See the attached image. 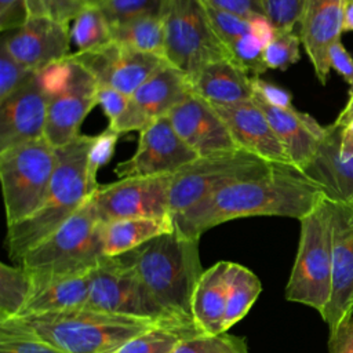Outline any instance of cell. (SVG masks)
<instances>
[{
    "instance_id": "1",
    "label": "cell",
    "mask_w": 353,
    "mask_h": 353,
    "mask_svg": "<svg viewBox=\"0 0 353 353\" xmlns=\"http://www.w3.org/2000/svg\"><path fill=\"white\" fill-rule=\"evenodd\" d=\"M319 185L292 165L276 164L269 172L233 182L174 216L185 237L199 239L208 229L247 216H287L301 221L324 199Z\"/></svg>"
},
{
    "instance_id": "2",
    "label": "cell",
    "mask_w": 353,
    "mask_h": 353,
    "mask_svg": "<svg viewBox=\"0 0 353 353\" xmlns=\"http://www.w3.org/2000/svg\"><path fill=\"white\" fill-rule=\"evenodd\" d=\"M199 243V239L185 237L174 229L134 250L145 295L167 321L194 324L192 296L204 272Z\"/></svg>"
},
{
    "instance_id": "3",
    "label": "cell",
    "mask_w": 353,
    "mask_h": 353,
    "mask_svg": "<svg viewBox=\"0 0 353 353\" xmlns=\"http://www.w3.org/2000/svg\"><path fill=\"white\" fill-rule=\"evenodd\" d=\"M91 135H79L57 148V167L41 205L25 219L7 226L10 258L22 256L65 223L98 189L88 178L87 153Z\"/></svg>"
},
{
    "instance_id": "4",
    "label": "cell",
    "mask_w": 353,
    "mask_h": 353,
    "mask_svg": "<svg viewBox=\"0 0 353 353\" xmlns=\"http://www.w3.org/2000/svg\"><path fill=\"white\" fill-rule=\"evenodd\" d=\"M10 321L66 353H116L134 336L165 324L153 319L120 316L85 307L19 316Z\"/></svg>"
},
{
    "instance_id": "5",
    "label": "cell",
    "mask_w": 353,
    "mask_h": 353,
    "mask_svg": "<svg viewBox=\"0 0 353 353\" xmlns=\"http://www.w3.org/2000/svg\"><path fill=\"white\" fill-rule=\"evenodd\" d=\"M102 226L91 196L54 233L28 251L18 265L29 272L33 287L91 272L105 256Z\"/></svg>"
},
{
    "instance_id": "6",
    "label": "cell",
    "mask_w": 353,
    "mask_h": 353,
    "mask_svg": "<svg viewBox=\"0 0 353 353\" xmlns=\"http://www.w3.org/2000/svg\"><path fill=\"white\" fill-rule=\"evenodd\" d=\"M299 222V244L285 285V298L321 314L332 290V228L327 197Z\"/></svg>"
},
{
    "instance_id": "7",
    "label": "cell",
    "mask_w": 353,
    "mask_h": 353,
    "mask_svg": "<svg viewBox=\"0 0 353 353\" xmlns=\"http://www.w3.org/2000/svg\"><path fill=\"white\" fill-rule=\"evenodd\" d=\"M160 17L165 34V61L190 83L207 63L228 59L204 0H163Z\"/></svg>"
},
{
    "instance_id": "8",
    "label": "cell",
    "mask_w": 353,
    "mask_h": 353,
    "mask_svg": "<svg viewBox=\"0 0 353 353\" xmlns=\"http://www.w3.org/2000/svg\"><path fill=\"white\" fill-rule=\"evenodd\" d=\"M55 167L57 150L46 138L0 152L7 226L25 219L41 205Z\"/></svg>"
},
{
    "instance_id": "9",
    "label": "cell",
    "mask_w": 353,
    "mask_h": 353,
    "mask_svg": "<svg viewBox=\"0 0 353 353\" xmlns=\"http://www.w3.org/2000/svg\"><path fill=\"white\" fill-rule=\"evenodd\" d=\"M276 163L266 161L243 149L199 157L174 174L170 189L171 216L189 210L219 189L251 176L269 172Z\"/></svg>"
},
{
    "instance_id": "10",
    "label": "cell",
    "mask_w": 353,
    "mask_h": 353,
    "mask_svg": "<svg viewBox=\"0 0 353 353\" xmlns=\"http://www.w3.org/2000/svg\"><path fill=\"white\" fill-rule=\"evenodd\" d=\"M84 307L172 323L164 320L145 295L135 269L134 250L116 256H103L92 269L91 288Z\"/></svg>"
},
{
    "instance_id": "11",
    "label": "cell",
    "mask_w": 353,
    "mask_h": 353,
    "mask_svg": "<svg viewBox=\"0 0 353 353\" xmlns=\"http://www.w3.org/2000/svg\"><path fill=\"white\" fill-rule=\"evenodd\" d=\"M172 176H130L99 185L92 193L98 216L102 222L124 218H170Z\"/></svg>"
},
{
    "instance_id": "12",
    "label": "cell",
    "mask_w": 353,
    "mask_h": 353,
    "mask_svg": "<svg viewBox=\"0 0 353 353\" xmlns=\"http://www.w3.org/2000/svg\"><path fill=\"white\" fill-rule=\"evenodd\" d=\"M68 58L85 69L98 85L112 87L128 97L167 62L164 58L132 50L113 40L91 50L72 52Z\"/></svg>"
},
{
    "instance_id": "13",
    "label": "cell",
    "mask_w": 353,
    "mask_h": 353,
    "mask_svg": "<svg viewBox=\"0 0 353 353\" xmlns=\"http://www.w3.org/2000/svg\"><path fill=\"white\" fill-rule=\"evenodd\" d=\"M328 205L332 228V290L321 317L332 338L353 317V203L328 200Z\"/></svg>"
},
{
    "instance_id": "14",
    "label": "cell",
    "mask_w": 353,
    "mask_h": 353,
    "mask_svg": "<svg viewBox=\"0 0 353 353\" xmlns=\"http://www.w3.org/2000/svg\"><path fill=\"white\" fill-rule=\"evenodd\" d=\"M192 92L189 79L175 66L164 62L130 97L127 109L108 128L117 134L142 131L168 113Z\"/></svg>"
},
{
    "instance_id": "15",
    "label": "cell",
    "mask_w": 353,
    "mask_h": 353,
    "mask_svg": "<svg viewBox=\"0 0 353 353\" xmlns=\"http://www.w3.org/2000/svg\"><path fill=\"white\" fill-rule=\"evenodd\" d=\"M199 159L175 132L168 116L154 120L139 131L135 153L114 167L119 178L174 175Z\"/></svg>"
},
{
    "instance_id": "16",
    "label": "cell",
    "mask_w": 353,
    "mask_h": 353,
    "mask_svg": "<svg viewBox=\"0 0 353 353\" xmlns=\"http://www.w3.org/2000/svg\"><path fill=\"white\" fill-rule=\"evenodd\" d=\"M168 119L175 132L199 157L240 149L214 106L193 91L168 113Z\"/></svg>"
},
{
    "instance_id": "17",
    "label": "cell",
    "mask_w": 353,
    "mask_h": 353,
    "mask_svg": "<svg viewBox=\"0 0 353 353\" xmlns=\"http://www.w3.org/2000/svg\"><path fill=\"white\" fill-rule=\"evenodd\" d=\"M70 28L48 18H29L18 29L6 32L1 46L25 68L39 73L70 52Z\"/></svg>"
},
{
    "instance_id": "18",
    "label": "cell",
    "mask_w": 353,
    "mask_h": 353,
    "mask_svg": "<svg viewBox=\"0 0 353 353\" xmlns=\"http://www.w3.org/2000/svg\"><path fill=\"white\" fill-rule=\"evenodd\" d=\"M50 98L37 73L19 90L0 101V152L44 138Z\"/></svg>"
},
{
    "instance_id": "19",
    "label": "cell",
    "mask_w": 353,
    "mask_h": 353,
    "mask_svg": "<svg viewBox=\"0 0 353 353\" xmlns=\"http://www.w3.org/2000/svg\"><path fill=\"white\" fill-rule=\"evenodd\" d=\"M211 105L228 125L240 149L270 163L292 165L269 120L254 99L230 105Z\"/></svg>"
},
{
    "instance_id": "20",
    "label": "cell",
    "mask_w": 353,
    "mask_h": 353,
    "mask_svg": "<svg viewBox=\"0 0 353 353\" xmlns=\"http://www.w3.org/2000/svg\"><path fill=\"white\" fill-rule=\"evenodd\" d=\"M97 90L98 84L94 77L74 63L69 87L48 102L44 138L55 149L80 135V127L85 116L97 105Z\"/></svg>"
},
{
    "instance_id": "21",
    "label": "cell",
    "mask_w": 353,
    "mask_h": 353,
    "mask_svg": "<svg viewBox=\"0 0 353 353\" xmlns=\"http://www.w3.org/2000/svg\"><path fill=\"white\" fill-rule=\"evenodd\" d=\"M343 0H305L299 21V37L321 84L330 76V47L341 40Z\"/></svg>"
},
{
    "instance_id": "22",
    "label": "cell",
    "mask_w": 353,
    "mask_h": 353,
    "mask_svg": "<svg viewBox=\"0 0 353 353\" xmlns=\"http://www.w3.org/2000/svg\"><path fill=\"white\" fill-rule=\"evenodd\" d=\"M252 99L269 120L273 131L284 146L291 164L302 172L313 160L325 134V125H321L310 114L299 112L295 108H274L254 95Z\"/></svg>"
},
{
    "instance_id": "23",
    "label": "cell",
    "mask_w": 353,
    "mask_h": 353,
    "mask_svg": "<svg viewBox=\"0 0 353 353\" xmlns=\"http://www.w3.org/2000/svg\"><path fill=\"white\" fill-rule=\"evenodd\" d=\"M341 131L342 127L334 123L325 125L319 149L302 172L328 200L353 203V157L341 156Z\"/></svg>"
},
{
    "instance_id": "24",
    "label": "cell",
    "mask_w": 353,
    "mask_h": 353,
    "mask_svg": "<svg viewBox=\"0 0 353 353\" xmlns=\"http://www.w3.org/2000/svg\"><path fill=\"white\" fill-rule=\"evenodd\" d=\"M207 8L228 59L245 73L255 76L265 73L268 68L263 61V47L252 36L248 19L214 8L208 4Z\"/></svg>"
},
{
    "instance_id": "25",
    "label": "cell",
    "mask_w": 353,
    "mask_h": 353,
    "mask_svg": "<svg viewBox=\"0 0 353 353\" xmlns=\"http://www.w3.org/2000/svg\"><path fill=\"white\" fill-rule=\"evenodd\" d=\"M230 262L219 261L200 276L192 296V317L205 335L223 332L228 272Z\"/></svg>"
},
{
    "instance_id": "26",
    "label": "cell",
    "mask_w": 353,
    "mask_h": 353,
    "mask_svg": "<svg viewBox=\"0 0 353 353\" xmlns=\"http://www.w3.org/2000/svg\"><path fill=\"white\" fill-rule=\"evenodd\" d=\"M192 91L210 103L230 105L252 99L247 73L228 59L207 63L193 79Z\"/></svg>"
},
{
    "instance_id": "27",
    "label": "cell",
    "mask_w": 353,
    "mask_h": 353,
    "mask_svg": "<svg viewBox=\"0 0 353 353\" xmlns=\"http://www.w3.org/2000/svg\"><path fill=\"white\" fill-rule=\"evenodd\" d=\"M91 273L92 270L87 273L59 277L33 287L30 298L28 299L19 316L84 307L91 288Z\"/></svg>"
},
{
    "instance_id": "28",
    "label": "cell",
    "mask_w": 353,
    "mask_h": 353,
    "mask_svg": "<svg viewBox=\"0 0 353 353\" xmlns=\"http://www.w3.org/2000/svg\"><path fill=\"white\" fill-rule=\"evenodd\" d=\"M175 229L170 218H124L103 222L102 243L105 256L132 251L145 243Z\"/></svg>"
},
{
    "instance_id": "29",
    "label": "cell",
    "mask_w": 353,
    "mask_h": 353,
    "mask_svg": "<svg viewBox=\"0 0 353 353\" xmlns=\"http://www.w3.org/2000/svg\"><path fill=\"white\" fill-rule=\"evenodd\" d=\"M112 40L165 59V34L159 14H145L112 26Z\"/></svg>"
},
{
    "instance_id": "30",
    "label": "cell",
    "mask_w": 353,
    "mask_h": 353,
    "mask_svg": "<svg viewBox=\"0 0 353 353\" xmlns=\"http://www.w3.org/2000/svg\"><path fill=\"white\" fill-rule=\"evenodd\" d=\"M262 291L258 276L240 263L230 262L228 272L223 332L229 331L251 309Z\"/></svg>"
},
{
    "instance_id": "31",
    "label": "cell",
    "mask_w": 353,
    "mask_h": 353,
    "mask_svg": "<svg viewBox=\"0 0 353 353\" xmlns=\"http://www.w3.org/2000/svg\"><path fill=\"white\" fill-rule=\"evenodd\" d=\"M200 334L196 324H159L125 342L116 353H172L183 341Z\"/></svg>"
},
{
    "instance_id": "32",
    "label": "cell",
    "mask_w": 353,
    "mask_h": 353,
    "mask_svg": "<svg viewBox=\"0 0 353 353\" xmlns=\"http://www.w3.org/2000/svg\"><path fill=\"white\" fill-rule=\"evenodd\" d=\"M32 290V276L23 266L0 263V321L19 316Z\"/></svg>"
},
{
    "instance_id": "33",
    "label": "cell",
    "mask_w": 353,
    "mask_h": 353,
    "mask_svg": "<svg viewBox=\"0 0 353 353\" xmlns=\"http://www.w3.org/2000/svg\"><path fill=\"white\" fill-rule=\"evenodd\" d=\"M70 40L77 51L91 50L112 41V26L97 4L85 7L73 21Z\"/></svg>"
},
{
    "instance_id": "34",
    "label": "cell",
    "mask_w": 353,
    "mask_h": 353,
    "mask_svg": "<svg viewBox=\"0 0 353 353\" xmlns=\"http://www.w3.org/2000/svg\"><path fill=\"white\" fill-rule=\"evenodd\" d=\"M0 353H66L41 336L14 324L0 321Z\"/></svg>"
},
{
    "instance_id": "35",
    "label": "cell",
    "mask_w": 353,
    "mask_h": 353,
    "mask_svg": "<svg viewBox=\"0 0 353 353\" xmlns=\"http://www.w3.org/2000/svg\"><path fill=\"white\" fill-rule=\"evenodd\" d=\"M172 353H250L244 338L221 332L215 335L200 334L183 341Z\"/></svg>"
},
{
    "instance_id": "36",
    "label": "cell",
    "mask_w": 353,
    "mask_h": 353,
    "mask_svg": "<svg viewBox=\"0 0 353 353\" xmlns=\"http://www.w3.org/2000/svg\"><path fill=\"white\" fill-rule=\"evenodd\" d=\"M99 0H28L29 18H48L69 25L88 6Z\"/></svg>"
},
{
    "instance_id": "37",
    "label": "cell",
    "mask_w": 353,
    "mask_h": 353,
    "mask_svg": "<svg viewBox=\"0 0 353 353\" xmlns=\"http://www.w3.org/2000/svg\"><path fill=\"white\" fill-rule=\"evenodd\" d=\"M301 37L294 30L277 32L272 43L263 50V61L268 69L285 70L301 58Z\"/></svg>"
},
{
    "instance_id": "38",
    "label": "cell",
    "mask_w": 353,
    "mask_h": 353,
    "mask_svg": "<svg viewBox=\"0 0 353 353\" xmlns=\"http://www.w3.org/2000/svg\"><path fill=\"white\" fill-rule=\"evenodd\" d=\"M97 6L113 26L145 14L160 15L163 0H99Z\"/></svg>"
},
{
    "instance_id": "39",
    "label": "cell",
    "mask_w": 353,
    "mask_h": 353,
    "mask_svg": "<svg viewBox=\"0 0 353 353\" xmlns=\"http://www.w3.org/2000/svg\"><path fill=\"white\" fill-rule=\"evenodd\" d=\"M305 0H259L263 15L277 32L294 30L299 23Z\"/></svg>"
},
{
    "instance_id": "40",
    "label": "cell",
    "mask_w": 353,
    "mask_h": 353,
    "mask_svg": "<svg viewBox=\"0 0 353 353\" xmlns=\"http://www.w3.org/2000/svg\"><path fill=\"white\" fill-rule=\"evenodd\" d=\"M120 134L116 131L106 128L101 134L92 137L88 153H87V172L91 183L94 186H99L97 181V174L101 167L110 161L114 154L116 145Z\"/></svg>"
},
{
    "instance_id": "41",
    "label": "cell",
    "mask_w": 353,
    "mask_h": 353,
    "mask_svg": "<svg viewBox=\"0 0 353 353\" xmlns=\"http://www.w3.org/2000/svg\"><path fill=\"white\" fill-rule=\"evenodd\" d=\"M36 73L19 63L3 46H0V101H4Z\"/></svg>"
},
{
    "instance_id": "42",
    "label": "cell",
    "mask_w": 353,
    "mask_h": 353,
    "mask_svg": "<svg viewBox=\"0 0 353 353\" xmlns=\"http://www.w3.org/2000/svg\"><path fill=\"white\" fill-rule=\"evenodd\" d=\"M68 57L50 63L37 73L39 84L50 99L62 94L72 81L74 63Z\"/></svg>"
},
{
    "instance_id": "43",
    "label": "cell",
    "mask_w": 353,
    "mask_h": 353,
    "mask_svg": "<svg viewBox=\"0 0 353 353\" xmlns=\"http://www.w3.org/2000/svg\"><path fill=\"white\" fill-rule=\"evenodd\" d=\"M251 88L254 92V97L259 98L261 101L266 102L270 106L280 108V109H292V95L288 90L276 85L273 83H269L258 76L250 77Z\"/></svg>"
},
{
    "instance_id": "44",
    "label": "cell",
    "mask_w": 353,
    "mask_h": 353,
    "mask_svg": "<svg viewBox=\"0 0 353 353\" xmlns=\"http://www.w3.org/2000/svg\"><path fill=\"white\" fill-rule=\"evenodd\" d=\"M130 97L106 85H98L97 90V105H99L109 120L113 124L127 109Z\"/></svg>"
},
{
    "instance_id": "45",
    "label": "cell",
    "mask_w": 353,
    "mask_h": 353,
    "mask_svg": "<svg viewBox=\"0 0 353 353\" xmlns=\"http://www.w3.org/2000/svg\"><path fill=\"white\" fill-rule=\"evenodd\" d=\"M28 19V0H0V29L3 33L21 28Z\"/></svg>"
},
{
    "instance_id": "46",
    "label": "cell",
    "mask_w": 353,
    "mask_h": 353,
    "mask_svg": "<svg viewBox=\"0 0 353 353\" xmlns=\"http://www.w3.org/2000/svg\"><path fill=\"white\" fill-rule=\"evenodd\" d=\"M330 68L334 69L353 90V57L339 41H335L328 51Z\"/></svg>"
},
{
    "instance_id": "47",
    "label": "cell",
    "mask_w": 353,
    "mask_h": 353,
    "mask_svg": "<svg viewBox=\"0 0 353 353\" xmlns=\"http://www.w3.org/2000/svg\"><path fill=\"white\" fill-rule=\"evenodd\" d=\"M208 6L230 12L233 15L250 19L255 15H263L259 0H204Z\"/></svg>"
},
{
    "instance_id": "48",
    "label": "cell",
    "mask_w": 353,
    "mask_h": 353,
    "mask_svg": "<svg viewBox=\"0 0 353 353\" xmlns=\"http://www.w3.org/2000/svg\"><path fill=\"white\" fill-rule=\"evenodd\" d=\"M248 22H250V29L252 36L258 40V43L265 50L277 34L274 25L265 15H255L250 18Z\"/></svg>"
},
{
    "instance_id": "49",
    "label": "cell",
    "mask_w": 353,
    "mask_h": 353,
    "mask_svg": "<svg viewBox=\"0 0 353 353\" xmlns=\"http://www.w3.org/2000/svg\"><path fill=\"white\" fill-rule=\"evenodd\" d=\"M330 353H353V317L332 338H328Z\"/></svg>"
},
{
    "instance_id": "50",
    "label": "cell",
    "mask_w": 353,
    "mask_h": 353,
    "mask_svg": "<svg viewBox=\"0 0 353 353\" xmlns=\"http://www.w3.org/2000/svg\"><path fill=\"white\" fill-rule=\"evenodd\" d=\"M352 121H353V90H349V99L346 101L341 113L336 116L334 124L339 127H345Z\"/></svg>"
},
{
    "instance_id": "51",
    "label": "cell",
    "mask_w": 353,
    "mask_h": 353,
    "mask_svg": "<svg viewBox=\"0 0 353 353\" xmlns=\"http://www.w3.org/2000/svg\"><path fill=\"white\" fill-rule=\"evenodd\" d=\"M342 30L353 32V0H343L342 4Z\"/></svg>"
}]
</instances>
